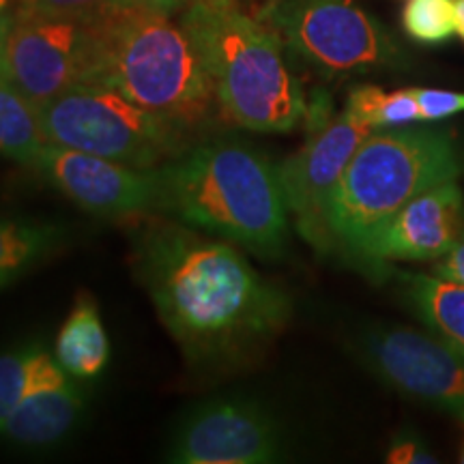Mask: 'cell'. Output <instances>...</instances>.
<instances>
[{"label":"cell","instance_id":"5b68a950","mask_svg":"<svg viewBox=\"0 0 464 464\" xmlns=\"http://www.w3.org/2000/svg\"><path fill=\"white\" fill-rule=\"evenodd\" d=\"M460 174L454 142L428 127H381L359 144L327 202L329 241L351 252L426 189Z\"/></svg>","mask_w":464,"mask_h":464},{"label":"cell","instance_id":"7c38bea8","mask_svg":"<svg viewBox=\"0 0 464 464\" xmlns=\"http://www.w3.org/2000/svg\"><path fill=\"white\" fill-rule=\"evenodd\" d=\"M34 170L91 216L119 219L158 211V168L142 170L48 142Z\"/></svg>","mask_w":464,"mask_h":464},{"label":"cell","instance_id":"d4e9b609","mask_svg":"<svg viewBox=\"0 0 464 464\" xmlns=\"http://www.w3.org/2000/svg\"><path fill=\"white\" fill-rule=\"evenodd\" d=\"M387 462L393 464H426V462H437L434 458L423 451L415 440H398L396 445L387 454Z\"/></svg>","mask_w":464,"mask_h":464},{"label":"cell","instance_id":"cb8c5ba5","mask_svg":"<svg viewBox=\"0 0 464 464\" xmlns=\"http://www.w3.org/2000/svg\"><path fill=\"white\" fill-rule=\"evenodd\" d=\"M434 276L464 284V241L451 249L450 254H445L443 260L434 265Z\"/></svg>","mask_w":464,"mask_h":464},{"label":"cell","instance_id":"2e32d148","mask_svg":"<svg viewBox=\"0 0 464 464\" xmlns=\"http://www.w3.org/2000/svg\"><path fill=\"white\" fill-rule=\"evenodd\" d=\"M67 376L42 342H24L0 353V426L26 396Z\"/></svg>","mask_w":464,"mask_h":464},{"label":"cell","instance_id":"9a60e30c","mask_svg":"<svg viewBox=\"0 0 464 464\" xmlns=\"http://www.w3.org/2000/svg\"><path fill=\"white\" fill-rule=\"evenodd\" d=\"M110 340L100 307L89 295H80L54 342V357L75 381L97 379L110 362Z\"/></svg>","mask_w":464,"mask_h":464},{"label":"cell","instance_id":"7a4b0ae2","mask_svg":"<svg viewBox=\"0 0 464 464\" xmlns=\"http://www.w3.org/2000/svg\"><path fill=\"white\" fill-rule=\"evenodd\" d=\"M158 211L263 258L288 246L280 166L235 140L202 144L158 168Z\"/></svg>","mask_w":464,"mask_h":464},{"label":"cell","instance_id":"6da1fadb","mask_svg":"<svg viewBox=\"0 0 464 464\" xmlns=\"http://www.w3.org/2000/svg\"><path fill=\"white\" fill-rule=\"evenodd\" d=\"M133 249L161 323L196 368H239L290 321L288 295L235 243L168 219L138 230Z\"/></svg>","mask_w":464,"mask_h":464},{"label":"cell","instance_id":"30bf717a","mask_svg":"<svg viewBox=\"0 0 464 464\" xmlns=\"http://www.w3.org/2000/svg\"><path fill=\"white\" fill-rule=\"evenodd\" d=\"M362 355L393 390L464 421V353L445 338L406 327L363 335Z\"/></svg>","mask_w":464,"mask_h":464},{"label":"cell","instance_id":"4316f807","mask_svg":"<svg viewBox=\"0 0 464 464\" xmlns=\"http://www.w3.org/2000/svg\"><path fill=\"white\" fill-rule=\"evenodd\" d=\"M127 5H133V7H144L161 11V14H172L174 9H179L181 5L189 3V0H125Z\"/></svg>","mask_w":464,"mask_h":464},{"label":"cell","instance_id":"484cf974","mask_svg":"<svg viewBox=\"0 0 464 464\" xmlns=\"http://www.w3.org/2000/svg\"><path fill=\"white\" fill-rule=\"evenodd\" d=\"M15 14L11 11L9 0H0V75H7V44Z\"/></svg>","mask_w":464,"mask_h":464},{"label":"cell","instance_id":"8fae6325","mask_svg":"<svg viewBox=\"0 0 464 464\" xmlns=\"http://www.w3.org/2000/svg\"><path fill=\"white\" fill-rule=\"evenodd\" d=\"M372 127L362 123L351 112L335 119H323L312 130L307 142L297 153L280 164V181L290 216L297 228L314 246H327V202L342 172Z\"/></svg>","mask_w":464,"mask_h":464},{"label":"cell","instance_id":"e0dca14e","mask_svg":"<svg viewBox=\"0 0 464 464\" xmlns=\"http://www.w3.org/2000/svg\"><path fill=\"white\" fill-rule=\"evenodd\" d=\"M65 235L61 224L0 216V290L56 252Z\"/></svg>","mask_w":464,"mask_h":464},{"label":"cell","instance_id":"277c9868","mask_svg":"<svg viewBox=\"0 0 464 464\" xmlns=\"http://www.w3.org/2000/svg\"><path fill=\"white\" fill-rule=\"evenodd\" d=\"M97 84L112 86L181 130L198 127L216 100L198 45L183 22L133 5L103 15Z\"/></svg>","mask_w":464,"mask_h":464},{"label":"cell","instance_id":"3957f363","mask_svg":"<svg viewBox=\"0 0 464 464\" xmlns=\"http://www.w3.org/2000/svg\"><path fill=\"white\" fill-rule=\"evenodd\" d=\"M181 22L232 123L258 133H286L301 123L305 95L274 28L243 14L235 0H191Z\"/></svg>","mask_w":464,"mask_h":464},{"label":"cell","instance_id":"5bb4252c","mask_svg":"<svg viewBox=\"0 0 464 464\" xmlns=\"http://www.w3.org/2000/svg\"><path fill=\"white\" fill-rule=\"evenodd\" d=\"M80 381L63 379L56 385L42 387L17 404L0 426V437L17 448L44 450L63 443L86 413V393Z\"/></svg>","mask_w":464,"mask_h":464},{"label":"cell","instance_id":"d6986e66","mask_svg":"<svg viewBox=\"0 0 464 464\" xmlns=\"http://www.w3.org/2000/svg\"><path fill=\"white\" fill-rule=\"evenodd\" d=\"M404 282L421 321L464 353V284L423 274H406Z\"/></svg>","mask_w":464,"mask_h":464},{"label":"cell","instance_id":"4fadbf2b","mask_svg":"<svg viewBox=\"0 0 464 464\" xmlns=\"http://www.w3.org/2000/svg\"><path fill=\"white\" fill-rule=\"evenodd\" d=\"M462 241L464 200L454 179L406 202L353 254L370 263L432 260L450 254Z\"/></svg>","mask_w":464,"mask_h":464},{"label":"cell","instance_id":"44dd1931","mask_svg":"<svg viewBox=\"0 0 464 464\" xmlns=\"http://www.w3.org/2000/svg\"><path fill=\"white\" fill-rule=\"evenodd\" d=\"M402 24L417 42H445L456 33L454 0H409L402 14Z\"/></svg>","mask_w":464,"mask_h":464},{"label":"cell","instance_id":"f1b7e54d","mask_svg":"<svg viewBox=\"0 0 464 464\" xmlns=\"http://www.w3.org/2000/svg\"><path fill=\"white\" fill-rule=\"evenodd\" d=\"M460 462H464V450H462V456H460Z\"/></svg>","mask_w":464,"mask_h":464},{"label":"cell","instance_id":"ac0fdd59","mask_svg":"<svg viewBox=\"0 0 464 464\" xmlns=\"http://www.w3.org/2000/svg\"><path fill=\"white\" fill-rule=\"evenodd\" d=\"M45 147L48 138L39 106L7 75H0V153L17 164L34 168Z\"/></svg>","mask_w":464,"mask_h":464},{"label":"cell","instance_id":"8992f818","mask_svg":"<svg viewBox=\"0 0 464 464\" xmlns=\"http://www.w3.org/2000/svg\"><path fill=\"white\" fill-rule=\"evenodd\" d=\"M39 112L50 144L142 170L164 166L185 150V130L106 84L73 86L42 103Z\"/></svg>","mask_w":464,"mask_h":464},{"label":"cell","instance_id":"52a82bcc","mask_svg":"<svg viewBox=\"0 0 464 464\" xmlns=\"http://www.w3.org/2000/svg\"><path fill=\"white\" fill-rule=\"evenodd\" d=\"M103 15L17 9L7 44V78L37 106L78 84L97 82Z\"/></svg>","mask_w":464,"mask_h":464},{"label":"cell","instance_id":"9c48e42d","mask_svg":"<svg viewBox=\"0 0 464 464\" xmlns=\"http://www.w3.org/2000/svg\"><path fill=\"white\" fill-rule=\"evenodd\" d=\"M282 448L280 426L269 409L232 393L185 411L164 458L177 464H266L282 456Z\"/></svg>","mask_w":464,"mask_h":464},{"label":"cell","instance_id":"ba28073f","mask_svg":"<svg viewBox=\"0 0 464 464\" xmlns=\"http://www.w3.org/2000/svg\"><path fill=\"white\" fill-rule=\"evenodd\" d=\"M265 20L295 54L327 73L379 67L393 56L382 28L353 0H274Z\"/></svg>","mask_w":464,"mask_h":464},{"label":"cell","instance_id":"7402d4cb","mask_svg":"<svg viewBox=\"0 0 464 464\" xmlns=\"http://www.w3.org/2000/svg\"><path fill=\"white\" fill-rule=\"evenodd\" d=\"M123 5L125 0H20L17 9L52 15H102Z\"/></svg>","mask_w":464,"mask_h":464},{"label":"cell","instance_id":"83f0119b","mask_svg":"<svg viewBox=\"0 0 464 464\" xmlns=\"http://www.w3.org/2000/svg\"><path fill=\"white\" fill-rule=\"evenodd\" d=\"M456 7V33L464 39V0H454Z\"/></svg>","mask_w":464,"mask_h":464},{"label":"cell","instance_id":"ffe728a7","mask_svg":"<svg viewBox=\"0 0 464 464\" xmlns=\"http://www.w3.org/2000/svg\"><path fill=\"white\" fill-rule=\"evenodd\" d=\"M346 112H351L362 123L372 130L381 127L411 125L421 119V108L413 89L387 92L379 86H357L351 91L346 102Z\"/></svg>","mask_w":464,"mask_h":464},{"label":"cell","instance_id":"603a6c76","mask_svg":"<svg viewBox=\"0 0 464 464\" xmlns=\"http://www.w3.org/2000/svg\"><path fill=\"white\" fill-rule=\"evenodd\" d=\"M421 108L423 121H437L464 112V92L439 89H413Z\"/></svg>","mask_w":464,"mask_h":464}]
</instances>
